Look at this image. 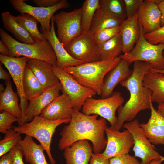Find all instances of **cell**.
Wrapping results in <instances>:
<instances>
[{
    "mask_svg": "<svg viewBox=\"0 0 164 164\" xmlns=\"http://www.w3.org/2000/svg\"><path fill=\"white\" fill-rule=\"evenodd\" d=\"M98 116L86 115L73 108L70 123L60 133L59 149L63 150L76 141L86 139L92 142L94 153H100L106 145L105 131L108 127L107 120L102 117L97 119Z\"/></svg>",
    "mask_w": 164,
    "mask_h": 164,
    "instance_id": "cell-1",
    "label": "cell"
},
{
    "mask_svg": "<svg viewBox=\"0 0 164 164\" xmlns=\"http://www.w3.org/2000/svg\"><path fill=\"white\" fill-rule=\"evenodd\" d=\"M134 63L131 75L120 84L129 91L130 97L117 109V121L114 128L116 130L120 131L125 121L133 120L141 111L150 109L151 92L144 85L143 80L151 66L148 62L141 61H135Z\"/></svg>",
    "mask_w": 164,
    "mask_h": 164,
    "instance_id": "cell-2",
    "label": "cell"
},
{
    "mask_svg": "<svg viewBox=\"0 0 164 164\" xmlns=\"http://www.w3.org/2000/svg\"><path fill=\"white\" fill-rule=\"evenodd\" d=\"M121 59L118 57L109 60L85 63L63 70L71 74L80 84L101 95L105 76Z\"/></svg>",
    "mask_w": 164,
    "mask_h": 164,
    "instance_id": "cell-3",
    "label": "cell"
},
{
    "mask_svg": "<svg viewBox=\"0 0 164 164\" xmlns=\"http://www.w3.org/2000/svg\"><path fill=\"white\" fill-rule=\"evenodd\" d=\"M1 40L9 47L10 56L26 57L46 62L56 66L57 59L55 53L50 42L46 39L43 41L35 40L33 44L20 43L12 38L2 29H0Z\"/></svg>",
    "mask_w": 164,
    "mask_h": 164,
    "instance_id": "cell-4",
    "label": "cell"
},
{
    "mask_svg": "<svg viewBox=\"0 0 164 164\" xmlns=\"http://www.w3.org/2000/svg\"><path fill=\"white\" fill-rule=\"evenodd\" d=\"M71 119L52 121L40 115L35 116L31 121L21 126H13V129L20 134H24L38 140L45 149L50 164H56L51 152L52 138L56 128L63 123H69Z\"/></svg>",
    "mask_w": 164,
    "mask_h": 164,
    "instance_id": "cell-5",
    "label": "cell"
},
{
    "mask_svg": "<svg viewBox=\"0 0 164 164\" xmlns=\"http://www.w3.org/2000/svg\"><path fill=\"white\" fill-rule=\"evenodd\" d=\"M139 24L140 37L134 48L130 52L121 54L119 57L131 63L138 61L148 62L151 66L150 70H164V43L154 45L149 43L145 37L142 27Z\"/></svg>",
    "mask_w": 164,
    "mask_h": 164,
    "instance_id": "cell-6",
    "label": "cell"
},
{
    "mask_svg": "<svg viewBox=\"0 0 164 164\" xmlns=\"http://www.w3.org/2000/svg\"><path fill=\"white\" fill-rule=\"evenodd\" d=\"M125 100L121 93L114 92L110 97L105 98L95 99L93 97L87 99L82 108V112L86 115L94 114L100 116L108 121L113 128L117 121L116 112L123 105Z\"/></svg>",
    "mask_w": 164,
    "mask_h": 164,
    "instance_id": "cell-7",
    "label": "cell"
},
{
    "mask_svg": "<svg viewBox=\"0 0 164 164\" xmlns=\"http://www.w3.org/2000/svg\"><path fill=\"white\" fill-rule=\"evenodd\" d=\"M53 17L57 27V38L64 48L82 33L81 8L69 12L62 11Z\"/></svg>",
    "mask_w": 164,
    "mask_h": 164,
    "instance_id": "cell-8",
    "label": "cell"
},
{
    "mask_svg": "<svg viewBox=\"0 0 164 164\" xmlns=\"http://www.w3.org/2000/svg\"><path fill=\"white\" fill-rule=\"evenodd\" d=\"M53 69L61 84L62 92L68 96L73 108L80 111L86 100L96 94L93 91L80 84L64 70L56 66H53Z\"/></svg>",
    "mask_w": 164,
    "mask_h": 164,
    "instance_id": "cell-9",
    "label": "cell"
},
{
    "mask_svg": "<svg viewBox=\"0 0 164 164\" xmlns=\"http://www.w3.org/2000/svg\"><path fill=\"white\" fill-rule=\"evenodd\" d=\"M65 49L73 58L85 63L101 60L98 44L90 30L83 32Z\"/></svg>",
    "mask_w": 164,
    "mask_h": 164,
    "instance_id": "cell-10",
    "label": "cell"
},
{
    "mask_svg": "<svg viewBox=\"0 0 164 164\" xmlns=\"http://www.w3.org/2000/svg\"><path fill=\"white\" fill-rule=\"evenodd\" d=\"M137 119L124 124L123 127L128 130L134 140L133 150L135 156L142 160L140 164H149L153 160H162L164 157L161 156L155 147L148 140L140 127Z\"/></svg>",
    "mask_w": 164,
    "mask_h": 164,
    "instance_id": "cell-11",
    "label": "cell"
},
{
    "mask_svg": "<svg viewBox=\"0 0 164 164\" xmlns=\"http://www.w3.org/2000/svg\"><path fill=\"white\" fill-rule=\"evenodd\" d=\"M25 0H10L12 6L21 14H28L36 19L41 26V32L48 33L51 29V19L54 14L58 10L68 8L70 3L66 0H61L57 5L52 7H34L25 3Z\"/></svg>",
    "mask_w": 164,
    "mask_h": 164,
    "instance_id": "cell-12",
    "label": "cell"
},
{
    "mask_svg": "<svg viewBox=\"0 0 164 164\" xmlns=\"http://www.w3.org/2000/svg\"><path fill=\"white\" fill-rule=\"evenodd\" d=\"M105 132L107 144L102 154L106 157L110 159L128 153L133 147L134 140L132 134L128 129L121 132L111 126L107 128Z\"/></svg>",
    "mask_w": 164,
    "mask_h": 164,
    "instance_id": "cell-13",
    "label": "cell"
},
{
    "mask_svg": "<svg viewBox=\"0 0 164 164\" xmlns=\"http://www.w3.org/2000/svg\"><path fill=\"white\" fill-rule=\"evenodd\" d=\"M29 59L25 56L13 57L0 55V60L8 69L16 86L20 99L19 106L22 113L29 105L25 96L23 82L25 67Z\"/></svg>",
    "mask_w": 164,
    "mask_h": 164,
    "instance_id": "cell-14",
    "label": "cell"
},
{
    "mask_svg": "<svg viewBox=\"0 0 164 164\" xmlns=\"http://www.w3.org/2000/svg\"><path fill=\"white\" fill-rule=\"evenodd\" d=\"M62 88L60 82L46 90L40 95L29 100L28 108L22 113L21 117L18 119V126L29 122L35 116L40 115L43 110L60 95Z\"/></svg>",
    "mask_w": 164,
    "mask_h": 164,
    "instance_id": "cell-15",
    "label": "cell"
},
{
    "mask_svg": "<svg viewBox=\"0 0 164 164\" xmlns=\"http://www.w3.org/2000/svg\"><path fill=\"white\" fill-rule=\"evenodd\" d=\"M131 63L128 60L121 59L119 63L107 73L104 81L101 95V98L111 96L117 85L130 77L133 71L129 67Z\"/></svg>",
    "mask_w": 164,
    "mask_h": 164,
    "instance_id": "cell-16",
    "label": "cell"
},
{
    "mask_svg": "<svg viewBox=\"0 0 164 164\" xmlns=\"http://www.w3.org/2000/svg\"><path fill=\"white\" fill-rule=\"evenodd\" d=\"M161 15L158 5L151 0H145L137 12L139 23L143 29L144 35L150 33L161 27Z\"/></svg>",
    "mask_w": 164,
    "mask_h": 164,
    "instance_id": "cell-17",
    "label": "cell"
},
{
    "mask_svg": "<svg viewBox=\"0 0 164 164\" xmlns=\"http://www.w3.org/2000/svg\"><path fill=\"white\" fill-rule=\"evenodd\" d=\"M73 108L68 96L63 93L43 110L40 116L52 121L71 119Z\"/></svg>",
    "mask_w": 164,
    "mask_h": 164,
    "instance_id": "cell-18",
    "label": "cell"
},
{
    "mask_svg": "<svg viewBox=\"0 0 164 164\" xmlns=\"http://www.w3.org/2000/svg\"><path fill=\"white\" fill-rule=\"evenodd\" d=\"M150 110L151 115L148 121L139 123V126L152 144L164 145V119L157 112L152 102Z\"/></svg>",
    "mask_w": 164,
    "mask_h": 164,
    "instance_id": "cell-19",
    "label": "cell"
},
{
    "mask_svg": "<svg viewBox=\"0 0 164 164\" xmlns=\"http://www.w3.org/2000/svg\"><path fill=\"white\" fill-rule=\"evenodd\" d=\"M51 45L55 53L56 59V66L62 70L68 67L77 66L85 63L72 57L67 51L59 40L55 29L53 16L51 19V29L48 33L41 32Z\"/></svg>",
    "mask_w": 164,
    "mask_h": 164,
    "instance_id": "cell-20",
    "label": "cell"
},
{
    "mask_svg": "<svg viewBox=\"0 0 164 164\" xmlns=\"http://www.w3.org/2000/svg\"><path fill=\"white\" fill-rule=\"evenodd\" d=\"M63 150L66 164H89L93 153V147L86 139L76 141Z\"/></svg>",
    "mask_w": 164,
    "mask_h": 164,
    "instance_id": "cell-21",
    "label": "cell"
},
{
    "mask_svg": "<svg viewBox=\"0 0 164 164\" xmlns=\"http://www.w3.org/2000/svg\"><path fill=\"white\" fill-rule=\"evenodd\" d=\"M27 64L46 90L60 83L54 72L53 66L50 63L41 60L30 59Z\"/></svg>",
    "mask_w": 164,
    "mask_h": 164,
    "instance_id": "cell-22",
    "label": "cell"
},
{
    "mask_svg": "<svg viewBox=\"0 0 164 164\" xmlns=\"http://www.w3.org/2000/svg\"><path fill=\"white\" fill-rule=\"evenodd\" d=\"M124 54L130 52L138 41L140 28L137 18V13L132 17L127 18L120 26Z\"/></svg>",
    "mask_w": 164,
    "mask_h": 164,
    "instance_id": "cell-23",
    "label": "cell"
},
{
    "mask_svg": "<svg viewBox=\"0 0 164 164\" xmlns=\"http://www.w3.org/2000/svg\"><path fill=\"white\" fill-rule=\"evenodd\" d=\"M22 151L25 162L29 164H49L47 162L43 147L37 144L33 138L26 135L23 139L19 140L16 144Z\"/></svg>",
    "mask_w": 164,
    "mask_h": 164,
    "instance_id": "cell-24",
    "label": "cell"
},
{
    "mask_svg": "<svg viewBox=\"0 0 164 164\" xmlns=\"http://www.w3.org/2000/svg\"><path fill=\"white\" fill-rule=\"evenodd\" d=\"M143 84L151 91L152 103L164 102V74L149 70L144 76Z\"/></svg>",
    "mask_w": 164,
    "mask_h": 164,
    "instance_id": "cell-25",
    "label": "cell"
},
{
    "mask_svg": "<svg viewBox=\"0 0 164 164\" xmlns=\"http://www.w3.org/2000/svg\"><path fill=\"white\" fill-rule=\"evenodd\" d=\"M5 83V90L0 93V110L8 111L20 119L22 112L18 104L17 94L13 90L10 80Z\"/></svg>",
    "mask_w": 164,
    "mask_h": 164,
    "instance_id": "cell-26",
    "label": "cell"
},
{
    "mask_svg": "<svg viewBox=\"0 0 164 164\" xmlns=\"http://www.w3.org/2000/svg\"><path fill=\"white\" fill-rule=\"evenodd\" d=\"M2 20L4 28L18 40L23 43L33 44L35 40L31 35L13 18V16L7 11L2 13Z\"/></svg>",
    "mask_w": 164,
    "mask_h": 164,
    "instance_id": "cell-27",
    "label": "cell"
},
{
    "mask_svg": "<svg viewBox=\"0 0 164 164\" xmlns=\"http://www.w3.org/2000/svg\"><path fill=\"white\" fill-rule=\"evenodd\" d=\"M123 21L100 7L95 13L90 31L94 35L103 29L120 26Z\"/></svg>",
    "mask_w": 164,
    "mask_h": 164,
    "instance_id": "cell-28",
    "label": "cell"
},
{
    "mask_svg": "<svg viewBox=\"0 0 164 164\" xmlns=\"http://www.w3.org/2000/svg\"><path fill=\"white\" fill-rule=\"evenodd\" d=\"M98 45L101 60H109L119 57L123 50L121 32L109 40Z\"/></svg>",
    "mask_w": 164,
    "mask_h": 164,
    "instance_id": "cell-29",
    "label": "cell"
},
{
    "mask_svg": "<svg viewBox=\"0 0 164 164\" xmlns=\"http://www.w3.org/2000/svg\"><path fill=\"white\" fill-rule=\"evenodd\" d=\"M23 86L24 94L28 101L40 95L46 90L27 64L24 71Z\"/></svg>",
    "mask_w": 164,
    "mask_h": 164,
    "instance_id": "cell-30",
    "label": "cell"
},
{
    "mask_svg": "<svg viewBox=\"0 0 164 164\" xmlns=\"http://www.w3.org/2000/svg\"><path fill=\"white\" fill-rule=\"evenodd\" d=\"M13 18L31 35L35 40L43 41L46 39L38 29L39 21L33 16L25 13L16 16H13Z\"/></svg>",
    "mask_w": 164,
    "mask_h": 164,
    "instance_id": "cell-31",
    "label": "cell"
},
{
    "mask_svg": "<svg viewBox=\"0 0 164 164\" xmlns=\"http://www.w3.org/2000/svg\"><path fill=\"white\" fill-rule=\"evenodd\" d=\"M100 7V0H86L84 2L81 8L82 32L90 30L95 13Z\"/></svg>",
    "mask_w": 164,
    "mask_h": 164,
    "instance_id": "cell-32",
    "label": "cell"
},
{
    "mask_svg": "<svg viewBox=\"0 0 164 164\" xmlns=\"http://www.w3.org/2000/svg\"><path fill=\"white\" fill-rule=\"evenodd\" d=\"M100 5L106 11L122 20L127 19L123 0H100Z\"/></svg>",
    "mask_w": 164,
    "mask_h": 164,
    "instance_id": "cell-33",
    "label": "cell"
},
{
    "mask_svg": "<svg viewBox=\"0 0 164 164\" xmlns=\"http://www.w3.org/2000/svg\"><path fill=\"white\" fill-rule=\"evenodd\" d=\"M20 135L13 128L5 134L4 138L0 141V157L9 152L18 142L22 139Z\"/></svg>",
    "mask_w": 164,
    "mask_h": 164,
    "instance_id": "cell-34",
    "label": "cell"
},
{
    "mask_svg": "<svg viewBox=\"0 0 164 164\" xmlns=\"http://www.w3.org/2000/svg\"><path fill=\"white\" fill-rule=\"evenodd\" d=\"M120 26L105 29L94 34L97 44L106 42L120 33Z\"/></svg>",
    "mask_w": 164,
    "mask_h": 164,
    "instance_id": "cell-35",
    "label": "cell"
},
{
    "mask_svg": "<svg viewBox=\"0 0 164 164\" xmlns=\"http://www.w3.org/2000/svg\"><path fill=\"white\" fill-rule=\"evenodd\" d=\"M18 118L13 114L4 111L0 114V132L5 134L13 128V123L17 121Z\"/></svg>",
    "mask_w": 164,
    "mask_h": 164,
    "instance_id": "cell-36",
    "label": "cell"
},
{
    "mask_svg": "<svg viewBox=\"0 0 164 164\" xmlns=\"http://www.w3.org/2000/svg\"><path fill=\"white\" fill-rule=\"evenodd\" d=\"M109 161L110 164H140L136 157L128 153L111 158Z\"/></svg>",
    "mask_w": 164,
    "mask_h": 164,
    "instance_id": "cell-37",
    "label": "cell"
},
{
    "mask_svg": "<svg viewBox=\"0 0 164 164\" xmlns=\"http://www.w3.org/2000/svg\"><path fill=\"white\" fill-rule=\"evenodd\" d=\"M127 18L133 17L137 12L143 3V0H123Z\"/></svg>",
    "mask_w": 164,
    "mask_h": 164,
    "instance_id": "cell-38",
    "label": "cell"
},
{
    "mask_svg": "<svg viewBox=\"0 0 164 164\" xmlns=\"http://www.w3.org/2000/svg\"><path fill=\"white\" fill-rule=\"evenodd\" d=\"M147 40L151 44L156 45L164 40V26L156 30L144 35Z\"/></svg>",
    "mask_w": 164,
    "mask_h": 164,
    "instance_id": "cell-39",
    "label": "cell"
},
{
    "mask_svg": "<svg viewBox=\"0 0 164 164\" xmlns=\"http://www.w3.org/2000/svg\"><path fill=\"white\" fill-rule=\"evenodd\" d=\"M9 152L12 158L13 164H24L23 161L24 155L23 152L17 145L14 147Z\"/></svg>",
    "mask_w": 164,
    "mask_h": 164,
    "instance_id": "cell-40",
    "label": "cell"
},
{
    "mask_svg": "<svg viewBox=\"0 0 164 164\" xmlns=\"http://www.w3.org/2000/svg\"><path fill=\"white\" fill-rule=\"evenodd\" d=\"M89 164H110L109 159L104 156L102 153H93Z\"/></svg>",
    "mask_w": 164,
    "mask_h": 164,
    "instance_id": "cell-41",
    "label": "cell"
},
{
    "mask_svg": "<svg viewBox=\"0 0 164 164\" xmlns=\"http://www.w3.org/2000/svg\"><path fill=\"white\" fill-rule=\"evenodd\" d=\"M61 0H33V2L39 7L49 8L54 6Z\"/></svg>",
    "mask_w": 164,
    "mask_h": 164,
    "instance_id": "cell-42",
    "label": "cell"
},
{
    "mask_svg": "<svg viewBox=\"0 0 164 164\" xmlns=\"http://www.w3.org/2000/svg\"><path fill=\"white\" fill-rule=\"evenodd\" d=\"M0 164H13L12 158L10 152L0 157Z\"/></svg>",
    "mask_w": 164,
    "mask_h": 164,
    "instance_id": "cell-43",
    "label": "cell"
},
{
    "mask_svg": "<svg viewBox=\"0 0 164 164\" xmlns=\"http://www.w3.org/2000/svg\"><path fill=\"white\" fill-rule=\"evenodd\" d=\"M0 53L1 54L10 56L9 49L7 46L1 40L0 41Z\"/></svg>",
    "mask_w": 164,
    "mask_h": 164,
    "instance_id": "cell-44",
    "label": "cell"
},
{
    "mask_svg": "<svg viewBox=\"0 0 164 164\" xmlns=\"http://www.w3.org/2000/svg\"><path fill=\"white\" fill-rule=\"evenodd\" d=\"M10 74L9 73L6 71L2 67L1 64L0 65V79L5 81L10 80Z\"/></svg>",
    "mask_w": 164,
    "mask_h": 164,
    "instance_id": "cell-45",
    "label": "cell"
},
{
    "mask_svg": "<svg viewBox=\"0 0 164 164\" xmlns=\"http://www.w3.org/2000/svg\"><path fill=\"white\" fill-rule=\"evenodd\" d=\"M157 5L161 13V26H164V0H162Z\"/></svg>",
    "mask_w": 164,
    "mask_h": 164,
    "instance_id": "cell-46",
    "label": "cell"
},
{
    "mask_svg": "<svg viewBox=\"0 0 164 164\" xmlns=\"http://www.w3.org/2000/svg\"><path fill=\"white\" fill-rule=\"evenodd\" d=\"M157 111L164 119V102L158 105Z\"/></svg>",
    "mask_w": 164,
    "mask_h": 164,
    "instance_id": "cell-47",
    "label": "cell"
},
{
    "mask_svg": "<svg viewBox=\"0 0 164 164\" xmlns=\"http://www.w3.org/2000/svg\"><path fill=\"white\" fill-rule=\"evenodd\" d=\"M163 161L162 160H153L149 164H162V162Z\"/></svg>",
    "mask_w": 164,
    "mask_h": 164,
    "instance_id": "cell-48",
    "label": "cell"
},
{
    "mask_svg": "<svg viewBox=\"0 0 164 164\" xmlns=\"http://www.w3.org/2000/svg\"><path fill=\"white\" fill-rule=\"evenodd\" d=\"M163 54L164 56V50L163 51ZM150 71L154 72H156L158 73H162L163 74H164V70H150Z\"/></svg>",
    "mask_w": 164,
    "mask_h": 164,
    "instance_id": "cell-49",
    "label": "cell"
},
{
    "mask_svg": "<svg viewBox=\"0 0 164 164\" xmlns=\"http://www.w3.org/2000/svg\"><path fill=\"white\" fill-rule=\"evenodd\" d=\"M162 0H151L152 2L157 5H158L161 2Z\"/></svg>",
    "mask_w": 164,
    "mask_h": 164,
    "instance_id": "cell-50",
    "label": "cell"
},
{
    "mask_svg": "<svg viewBox=\"0 0 164 164\" xmlns=\"http://www.w3.org/2000/svg\"><path fill=\"white\" fill-rule=\"evenodd\" d=\"M5 89L3 84H0V93L2 92H3L4 90H5Z\"/></svg>",
    "mask_w": 164,
    "mask_h": 164,
    "instance_id": "cell-51",
    "label": "cell"
},
{
    "mask_svg": "<svg viewBox=\"0 0 164 164\" xmlns=\"http://www.w3.org/2000/svg\"><path fill=\"white\" fill-rule=\"evenodd\" d=\"M161 43H164V40L162 41Z\"/></svg>",
    "mask_w": 164,
    "mask_h": 164,
    "instance_id": "cell-52",
    "label": "cell"
}]
</instances>
